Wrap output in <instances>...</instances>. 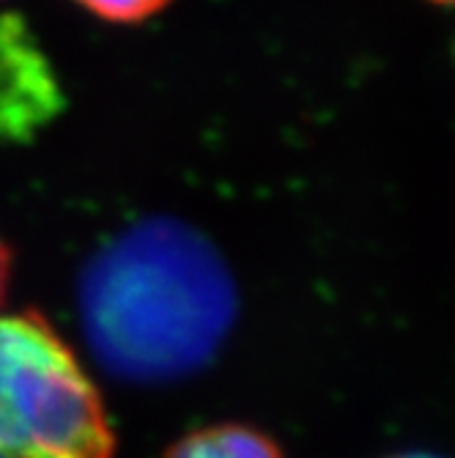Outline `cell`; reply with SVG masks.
Returning a JSON list of instances; mask_svg holds the SVG:
<instances>
[{
	"mask_svg": "<svg viewBox=\"0 0 455 458\" xmlns=\"http://www.w3.org/2000/svg\"><path fill=\"white\" fill-rule=\"evenodd\" d=\"M94 360L130 385H171L223 349L236 285L220 250L171 217L135 223L91 259L77 288Z\"/></svg>",
	"mask_w": 455,
	"mask_h": 458,
	"instance_id": "1",
	"label": "cell"
},
{
	"mask_svg": "<svg viewBox=\"0 0 455 458\" xmlns=\"http://www.w3.org/2000/svg\"><path fill=\"white\" fill-rule=\"evenodd\" d=\"M105 403L55 327L0 313V458H113Z\"/></svg>",
	"mask_w": 455,
	"mask_h": 458,
	"instance_id": "2",
	"label": "cell"
},
{
	"mask_svg": "<svg viewBox=\"0 0 455 458\" xmlns=\"http://www.w3.org/2000/svg\"><path fill=\"white\" fill-rule=\"evenodd\" d=\"M164 458H282V453L247 426H212L179 439Z\"/></svg>",
	"mask_w": 455,
	"mask_h": 458,
	"instance_id": "3",
	"label": "cell"
},
{
	"mask_svg": "<svg viewBox=\"0 0 455 458\" xmlns=\"http://www.w3.org/2000/svg\"><path fill=\"white\" fill-rule=\"evenodd\" d=\"M74 4L91 12L99 20L132 25V22H143V20L159 14L171 0H74Z\"/></svg>",
	"mask_w": 455,
	"mask_h": 458,
	"instance_id": "4",
	"label": "cell"
},
{
	"mask_svg": "<svg viewBox=\"0 0 455 458\" xmlns=\"http://www.w3.org/2000/svg\"><path fill=\"white\" fill-rule=\"evenodd\" d=\"M9 280H12V250L0 236V302H4L6 291H9Z\"/></svg>",
	"mask_w": 455,
	"mask_h": 458,
	"instance_id": "5",
	"label": "cell"
},
{
	"mask_svg": "<svg viewBox=\"0 0 455 458\" xmlns=\"http://www.w3.org/2000/svg\"><path fill=\"white\" fill-rule=\"evenodd\" d=\"M436 4H442V6H455V0H436Z\"/></svg>",
	"mask_w": 455,
	"mask_h": 458,
	"instance_id": "6",
	"label": "cell"
},
{
	"mask_svg": "<svg viewBox=\"0 0 455 458\" xmlns=\"http://www.w3.org/2000/svg\"><path fill=\"white\" fill-rule=\"evenodd\" d=\"M400 458H431V455H400Z\"/></svg>",
	"mask_w": 455,
	"mask_h": 458,
	"instance_id": "7",
	"label": "cell"
}]
</instances>
